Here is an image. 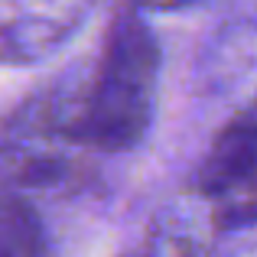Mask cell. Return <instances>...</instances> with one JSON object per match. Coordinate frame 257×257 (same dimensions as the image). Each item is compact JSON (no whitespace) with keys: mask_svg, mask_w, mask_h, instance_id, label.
<instances>
[{"mask_svg":"<svg viewBox=\"0 0 257 257\" xmlns=\"http://www.w3.org/2000/svg\"><path fill=\"white\" fill-rule=\"evenodd\" d=\"M88 170V150L72 137L62 88L33 94L0 124V182L10 192H69Z\"/></svg>","mask_w":257,"mask_h":257,"instance_id":"7a4b0ae2","label":"cell"},{"mask_svg":"<svg viewBox=\"0 0 257 257\" xmlns=\"http://www.w3.org/2000/svg\"><path fill=\"white\" fill-rule=\"evenodd\" d=\"M0 257H52L36 208L0 186Z\"/></svg>","mask_w":257,"mask_h":257,"instance_id":"5b68a950","label":"cell"},{"mask_svg":"<svg viewBox=\"0 0 257 257\" xmlns=\"http://www.w3.org/2000/svg\"><path fill=\"white\" fill-rule=\"evenodd\" d=\"M199 225H202L199 215H186V212H176V208L166 212L163 221L153 228V241L147 257H205L208 238Z\"/></svg>","mask_w":257,"mask_h":257,"instance_id":"8992f818","label":"cell"},{"mask_svg":"<svg viewBox=\"0 0 257 257\" xmlns=\"http://www.w3.org/2000/svg\"><path fill=\"white\" fill-rule=\"evenodd\" d=\"M160 82V46L137 7H120L82 85L65 88L72 137L88 153L134 150L150 131Z\"/></svg>","mask_w":257,"mask_h":257,"instance_id":"6da1fadb","label":"cell"},{"mask_svg":"<svg viewBox=\"0 0 257 257\" xmlns=\"http://www.w3.org/2000/svg\"><path fill=\"white\" fill-rule=\"evenodd\" d=\"M215 228L257 221V98H251L212 140L195 176Z\"/></svg>","mask_w":257,"mask_h":257,"instance_id":"3957f363","label":"cell"},{"mask_svg":"<svg viewBox=\"0 0 257 257\" xmlns=\"http://www.w3.org/2000/svg\"><path fill=\"white\" fill-rule=\"evenodd\" d=\"M98 0H0V65H33L88 23Z\"/></svg>","mask_w":257,"mask_h":257,"instance_id":"277c9868","label":"cell"},{"mask_svg":"<svg viewBox=\"0 0 257 257\" xmlns=\"http://www.w3.org/2000/svg\"><path fill=\"white\" fill-rule=\"evenodd\" d=\"M144 257H147V254H144Z\"/></svg>","mask_w":257,"mask_h":257,"instance_id":"ba28073f","label":"cell"},{"mask_svg":"<svg viewBox=\"0 0 257 257\" xmlns=\"http://www.w3.org/2000/svg\"><path fill=\"white\" fill-rule=\"evenodd\" d=\"M189 4H195V0H134L137 10H182Z\"/></svg>","mask_w":257,"mask_h":257,"instance_id":"52a82bcc","label":"cell"}]
</instances>
